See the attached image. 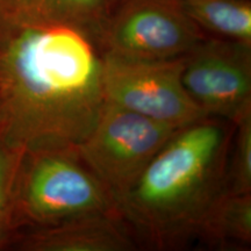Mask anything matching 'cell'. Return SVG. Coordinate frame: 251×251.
I'll return each mask as SVG.
<instances>
[{
  "label": "cell",
  "instance_id": "obj_1",
  "mask_svg": "<svg viewBox=\"0 0 251 251\" xmlns=\"http://www.w3.org/2000/svg\"><path fill=\"white\" fill-rule=\"evenodd\" d=\"M98 47L74 28L0 40V133L25 149L77 148L105 105Z\"/></svg>",
  "mask_w": 251,
  "mask_h": 251
},
{
  "label": "cell",
  "instance_id": "obj_2",
  "mask_svg": "<svg viewBox=\"0 0 251 251\" xmlns=\"http://www.w3.org/2000/svg\"><path fill=\"white\" fill-rule=\"evenodd\" d=\"M234 124L205 117L179 128L118 200L136 238L159 250L197 240L207 211L222 192Z\"/></svg>",
  "mask_w": 251,
  "mask_h": 251
},
{
  "label": "cell",
  "instance_id": "obj_3",
  "mask_svg": "<svg viewBox=\"0 0 251 251\" xmlns=\"http://www.w3.org/2000/svg\"><path fill=\"white\" fill-rule=\"evenodd\" d=\"M109 212H118L117 200L77 148L25 149L14 192L19 233Z\"/></svg>",
  "mask_w": 251,
  "mask_h": 251
},
{
  "label": "cell",
  "instance_id": "obj_4",
  "mask_svg": "<svg viewBox=\"0 0 251 251\" xmlns=\"http://www.w3.org/2000/svg\"><path fill=\"white\" fill-rule=\"evenodd\" d=\"M179 128L105 102L77 151L115 200L139 179L156 153Z\"/></svg>",
  "mask_w": 251,
  "mask_h": 251
},
{
  "label": "cell",
  "instance_id": "obj_5",
  "mask_svg": "<svg viewBox=\"0 0 251 251\" xmlns=\"http://www.w3.org/2000/svg\"><path fill=\"white\" fill-rule=\"evenodd\" d=\"M101 59L106 102L175 128L208 117L185 90L183 57L150 61L101 54Z\"/></svg>",
  "mask_w": 251,
  "mask_h": 251
},
{
  "label": "cell",
  "instance_id": "obj_6",
  "mask_svg": "<svg viewBox=\"0 0 251 251\" xmlns=\"http://www.w3.org/2000/svg\"><path fill=\"white\" fill-rule=\"evenodd\" d=\"M206 37L181 0H125L106 25L98 49L101 54L162 61L184 57Z\"/></svg>",
  "mask_w": 251,
  "mask_h": 251
},
{
  "label": "cell",
  "instance_id": "obj_7",
  "mask_svg": "<svg viewBox=\"0 0 251 251\" xmlns=\"http://www.w3.org/2000/svg\"><path fill=\"white\" fill-rule=\"evenodd\" d=\"M185 90L208 117L251 114V45L208 36L183 57Z\"/></svg>",
  "mask_w": 251,
  "mask_h": 251
},
{
  "label": "cell",
  "instance_id": "obj_8",
  "mask_svg": "<svg viewBox=\"0 0 251 251\" xmlns=\"http://www.w3.org/2000/svg\"><path fill=\"white\" fill-rule=\"evenodd\" d=\"M125 0H0V40L20 31L64 26L98 47L106 25Z\"/></svg>",
  "mask_w": 251,
  "mask_h": 251
},
{
  "label": "cell",
  "instance_id": "obj_9",
  "mask_svg": "<svg viewBox=\"0 0 251 251\" xmlns=\"http://www.w3.org/2000/svg\"><path fill=\"white\" fill-rule=\"evenodd\" d=\"M136 236L119 212L94 213L17 235L12 249L21 251H129Z\"/></svg>",
  "mask_w": 251,
  "mask_h": 251
},
{
  "label": "cell",
  "instance_id": "obj_10",
  "mask_svg": "<svg viewBox=\"0 0 251 251\" xmlns=\"http://www.w3.org/2000/svg\"><path fill=\"white\" fill-rule=\"evenodd\" d=\"M197 240L219 250H249L251 193L220 194L201 221Z\"/></svg>",
  "mask_w": 251,
  "mask_h": 251
},
{
  "label": "cell",
  "instance_id": "obj_11",
  "mask_svg": "<svg viewBox=\"0 0 251 251\" xmlns=\"http://www.w3.org/2000/svg\"><path fill=\"white\" fill-rule=\"evenodd\" d=\"M206 35L251 45V0H181Z\"/></svg>",
  "mask_w": 251,
  "mask_h": 251
},
{
  "label": "cell",
  "instance_id": "obj_12",
  "mask_svg": "<svg viewBox=\"0 0 251 251\" xmlns=\"http://www.w3.org/2000/svg\"><path fill=\"white\" fill-rule=\"evenodd\" d=\"M24 152V147L0 133V250L12 249L19 234L14 219V192Z\"/></svg>",
  "mask_w": 251,
  "mask_h": 251
},
{
  "label": "cell",
  "instance_id": "obj_13",
  "mask_svg": "<svg viewBox=\"0 0 251 251\" xmlns=\"http://www.w3.org/2000/svg\"><path fill=\"white\" fill-rule=\"evenodd\" d=\"M225 178V192L251 193V114L234 124Z\"/></svg>",
  "mask_w": 251,
  "mask_h": 251
}]
</instances>
